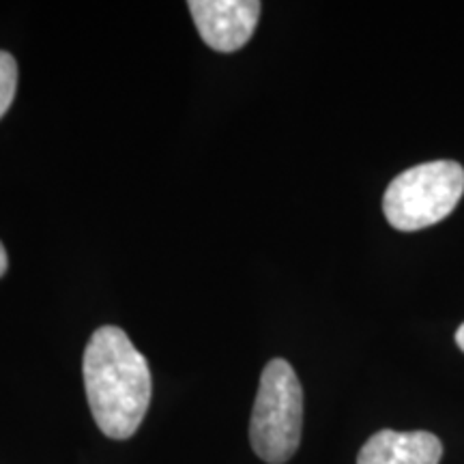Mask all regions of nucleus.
<instances>
[{"mask_svg":"<svg viewBox=\"0 0 464 464\" xmlns=\"http://www.w3.org/2000/svg\"><path fill=\"white\" fill-rule=\"evenodd\" d=\"M443 445L426 430H381L365 440L357 464H439Z\"/></svg>","mask_w":464,"mask_h":464,"instance_id":"5","label":"nucleus"},{"mask_svg":"<svg viewBox=\"0 0 464 464\" xmlns=\"http://www.w3.org/2000/svg\"><path fill=\"white\" fill-rule=\"evenodd\" d=\"M17 89V63L9 52L0 50V119L7 114Z\"/></svg>","mask_w":464,"mask_h":464,"instance_id":"6","label":"nucleus"},{"mask_svg":"<svg viewBox=\"0 0 464 464\" xmlns=\"http://www.w3.org/2000/svg\"><path fill=\"white\" fill-rule=\"evenodd\" d=\"M456 344L460 346V351L464 353V323L460 324V329L456 332Z\"/></svg>","mask_w":464,"mask_h":464,"instance_id":"8","label":"nucleus"},{"mask_svg":"<svg viewBox=\"0 0 464 464\" xmlns=\"http://www.w3.org/2000/svg\"><path fill=\"white\" fill-rule=\"evenodd\" d=\"M9 269V258H7V249H5L3 243H0V277L7 274Z\"/></svg>","mask_w":464,"mask_h":464,"instance_id":"7","label":"nucleus"},{"mask_svg":"<svg viewBox=\"0 0 464 464\" xmlns=\"http://www.w3.org/2000/svg\"><path fill=\"white\" fill-rule=\"evenodd\" d=\"M464 194V168L439 160L409 168L390 183L382 211L396 230L415 232L443 222Z\"/></svg>","mask_w":464,"mask_h":464,"instance_id":"3","label":"nucleus"},{"mask_svg":"<svg viewBox=\"0 0 464 464\" xmlns=\"http://www.w3.org/2000/svg\"><path fill=\"white\" fill-rule=\"evenodd\" d=\"M304 428V390L286 359L265 365L249 421V440L258 458L284 464L295 456Z\"/></svg>","mask_w":464,"mask_h":464,"instance_id":"2","label":"nucleus"},{"mask_svg":"<svg viewBox=\"0 0 464 464\" xmlns=\"http://www.w3.org/2000/svg\"><path fill=\"white\" fill-rule=\"evenodd\" d=\"M188 7L208 48L235 52L252 39L263 5L258 0H189Z\"/></svg>","mask_w":464,"mask_h":464,"instance_id":"4","label":"nucleus"},{"mask_svg":"<svg viewBox=\"0 0 464 464\" xmlns=\"http://www.w3.org/2000/svg\"><path fill=\"white\" fill-rule=\"evenodd\" d=\"M92 420L110 439L136 434L149 411L153 381L149 362L123 329L106 324L91 335L82 362Z\"/></svg>","mask_w":464,"mask_h":464,"instance_id":"1","label":"nucleus"}]
</instances>
